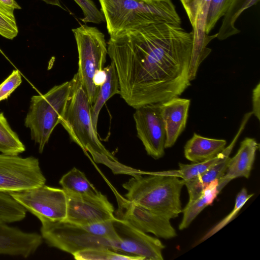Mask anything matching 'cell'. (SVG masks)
<instances>
[{
  "label": "cell",
  "instance_id": "obj_1",
  "mask_svg": "<svg viewBox=\"0 0 260 260\" xmlns=\"http://www.w3.org/2000/svg\"><path fill=\"white\" fill-rule=\"evenodd\" d=\"M192 31L180 25L151 24L110 36L107 54L115 68L119 94L136 109L179 97L191 85Z\"/></svg>",
  "mask_w": 260,
  "mask_h": 260
},
{
  "label": "cell",
  "instance_id": "obj_2",
  "mask_svg": "<svg viewBox=\"0 0 260 260\" xmlns=\"http://www.w3.org/2000/svg\"><path fill=\"white\" fill-rule=\"evenodd\" d=\"M122 184L124 197L133 204L169 219L182 212L180 200L184 180L154 172H138Z\"/></svg>",
  "mask_w": 260,
  "mask_h": 260
},
{
  "label": "cell",
  "instance_id": "obj_3",
  "mask_svg": "<svg viewBox=\"0 0 260 260\" xmlns=\"http://www.w3.org/2000/svg\"><path fill=\"white\" fill-rule=\"evenodd\" d=\"M110 36L151 24H181L171 0H99Z\"/></svg>",
  "mask_w": 260,
  "mask_h": 260
},
{
  "label": "cell",
  "instance_id": "obj_4",
  "mask_svg": "<svg viewBox=\"0 0 260 260\" xmlns=\"http://www.w3.org/2000/svg\"><path fill=\"white\" fill-rule=\"evenodd\" d=\"M70 81V95L59 123L72 140L84 151L89 152L94 160L105 156L117 162L116 158L105 148L98 137L97 131L92 122L91 106L77 72Z\"/></svg>",
  "mask_w": 260,
  "mask_h": 260
},
{
  "label": "cell",
  "instance_id": "obj_5",
  "mask_svg": "<svg viewBox=\"0 0 260 260\" xmlns=\"http://www.w3.org/2000/svg\"><path fill=\"white\" fill-rule=\"evenodd\" d=\"M71 81L52 87L45 94L31 98L24 125L30 131L31 139L42 153L56 126L59 123L70 95Z\"/></svg>",
  "mask_w": 260,
  "mask_h": 260
},
{
  "label": "cell",
  "instance_id": "obj_6",
  "mask_svg": "<svg viewBox=\"0 0 260 260\" xmlns=\"http://www.w3.org/2000/svg\"><path fill=\"white\" fill-rule=\"evenodd\" d=\"M78 52V74L92 106L99 87L94 83L103 71L108 53L105 35L96 27L82 25L72 29Z\"/></svg>",
  "mask_w": 260,
  "mask_h": 260
},
{
  "label": "cell",
  "instance_id": "obj_7",
  "mask_svg": "<svg viewBox=\"0 0 260 260\" xmlns=\"http://www.w3.org/2000/svg\"><path fill=\"white\" fill-rule=\"evenodd\" d=\"M41 222V236L50 247L72 255L93 248H109L118 251L119 242L93 235L80 225L65 221Z\"/></svg>",
  "mask_w": 260,
  "mask_h": 260
},
{
  "label": "cell",
  "instance_id": "obj_8",
  "mask_svg": "<svg viewBox=\"0 0 260 260\" xmlns=\"http://www.w3.org/2000/svg\"><path fill=\"white\" fill-rule=\"evenodd\" d=\"M9 193L41 222L64 221L67 217L68 196L62 188L44 184Z\"/></svg>",
  "mask_w": 260,
  "mask_h": 260
},
{
  "label": "cell",
  "instance_id": "obj_9",
  "mask_svg": "<svg viewBox=\"0 0 260 260\" xmlns=\"http://www.w3.org/2000/svg\"><path fill=\"white\" fill-rule=\"evenodd\" d=\"M39 159L0 154V191L9 193L45 184Z\"/></svg>",
  "mask_w": 260,
  "mask_h": 260
},
{
  "label": "cell",
  "instance_id": "obj_10",
  "mask_svg": "<svg viewBox=\"0 0 260 260\" xmlns=\"http://www.w3.org/2000/svg\"><path fill=\"white\" fill-rule=\"evenodd\" d=\"M137 136L147 153L155 159L165 155L166 132L161 114V103L144 105L134 114Z\"/></svg>",
  "mask_w": 260,
  "mask_h": 260
},
{
  "label": "cell",
  "instance_id": "obj_11",
  "mask_svg": "<svg viewBox=\"0 0 260 260\" xmlns=\"http://www.w3.org/2000/svg\"><path fill=\"white\" fill-rule=\"evenodd\" d=\"M67 194V213L64 221L82 226L116 219L113 205L100 191L86 195Z\"/></svg>",
  "mask_w": 260,
  "mask_h": 260
},
{
  "label": "cell",
  "instance_id": "obj_12",
  "mask_svg": "<svg viewBox=\"0 0 260 260\" xmlns=\"http://www.w3.org/2000/svg\"><path fill=\"white\" fill-rule=\"evenodd\" d=\"M118 209L115 215L117 218L128 221L139 230L150 233L164 239H170L177 236L170 219L154 212L137 206L116 194Z\"/></svg>",
  "mask_w": 260,
  "mask_h": 260
},
{
  "label": "cell",
  "instance_id": "obj_13",
  "mask_svg": "<svg viewBox=\"0 0 260 260\" xmlns=\"http://www.w3.org/2000/svg\"><path fill=\"white\" fill-rule=\"evenodd\" d=\"M113 224L120 238L118 251L140 256L144 260L164 259L162 251L165 246L158 239L147 235L123 219L116 217Z\"/></svg>",
  "mask_w": 260,
  "mask_h": 260
},
{
  "label": "cell",
  "instance_id": "obj_14",
  "mask_svg": "<svg viewBox=\"0 0 260 260\" xmlns=\"http://www.w3.org/2000/svg\"><path fill=\"white\" fill-rule=\"evenodd\" d=\"M192 27L194 45L192 57L197 61H203L211 52L207 47L216 35L209 36L205 31L207 16L212 0H180Z\"/></svg>",
  "mask_w": 260,
  "mask_h": 260
},
{
  "label": "cell",
  "instance_id": "obj_15",
  "mask_svg": "<svg viewBox=\"0 0 260 260\" xmlns=\"http://www.w3.org/2000/svg\"><path fill=\"white\" fill-rule=\"evenodd\" d=\"M42 242L40 234L24 232L0 220V254L27 258Z\"/></svg>",
  "mask_w": 260,
  "mask_h": 260
},
{
  "label": "cell",
  "instance_id": "obj_16",
  "mask_svg": "<svg viewBox=\"0 0 260 260\" xmlns=\"http://www.w3.org/2000/svg\"><path fill=\"white\" fill-rule=\"evenodd\" d=\"M259 146L256 140L252 138H245L241 142L236 155L229 157L225 172L218 181L219 192L232 180L249 177Z\"/></svg>",
  "mask_w": 260,
  "mask_h": 260
},
{
  "label": "cell",
  "instance_id": "obj_17",
  "mask_svg": "<svg viewBox=\"0 0 260 260\" xmlns=\"http://www.w3.org/2000/svg\"><path fill=\"white\" fill-rule=\"evenodd\" d=\"M190 100L175 97L161 103V114L165 132V148L172 147L184 130Z\"/></svg>",
  "mask_w": 260,
  "mask_h": 260
},
{
  "label": "cell",
  "instance_id": "obj_18",
  "mask_svg": "<svg viewBox=\"0 0 260 260\" xmlns=\"http://www.w3.org/2000/svg\"><path fill=\"white\" fill-rule=\"evenodd\" d=\"M226 144L225 140L208 138L194 133L184 146V156L194 163L205 161L221 153Z\"/></svg>",
  "mask_w": 260,
  "mask_h": 260
},
{
  "label": "cell",
  "instance_id": "obj_19",
  "mask_svg": "<svg viewBox=\"0 0 260 260\" xmlns=\"http://www.w3.org/2000/svg\"><path fill=\"white\" fill-rule=\"evenodd\" d=\"M105 79L100 86L93 105L91 107V116L94 128L97 131V124L100 112L106 102L116 94H119V83L115 66L111 62L104 67Z\"/></svg>",
  "mask_w": 260,
  "mask_h": 260
},
{
  "label": "cell",
  "instance_id": "obj_20",
  "mask_svg": "<svg viewBox=\"0 0 260 260\" xmlns=\"http://www.w3.org/2000/svg\"><path fill=\"white\" fill-rule=\"evenodd\" d=\"M230 154L211 166L205 172L187 180H184L189 194V200L198 197L203 190L212 182L218 180L224 175Z\"/></svg>",
  "mask_w": 260,
  "mask_h": 260
},
{
  "label": "cell",
  "instance_id": "obj_21",
  "mask_svg": "<svg viewBox=\"0 0 260 260\" xmlns=\"http://www.w3.org/2000/svg\"><path fill=\"white\" fill-rule=\"evenodd\" d=\"M218 180L210 183L196 199L189 200L186 206L182 209L183 217L179 225V229L187 228L196 217L207 206L213 202L219 192L217 190Z\"/></svg>",
  "mask_w": 260,
  "mask_h": 260
},
{
  "label": "cell",
  "instance_id": "obj_22",
  "mask_svg": "<svg viewBox=\"0 0 260 260\" xmlns=\"http://www.w3.org/2000/svg\"><path fill=\"white\" fill-rule=\"evenodd\" d=\"M259 0H230L216 38L221 41L240 32L236 26V22L246 10L256 4Z\"/></svg>",
  "mask_w": 260,
  "mask_h": 260
},
{
  "label": "cell",
  "instance_id": "obj_23",
  "mask_svg": "<svg viewBox=\"0 0 260 260\" xmlns=\"http://www.w3.org/2000/svg\"><path fill=\"white\" fill-rule=\"evenodd\" d=\"M59 183L68 194L86 195L98 191L85 174L75 167L63 175Z\"/></svg>",
  "mask_w": 260,
  "mask_h": 260
},
{
  "label": "cell",
  "instance_id": "obj_24",
  "mask_svg": "<svg viewBox=\"0 0 260 260\" xmlns=\"http://www.w3.org/2000/svg\"><path fill=\"white\" fill-rule=\"evenodd\" d=\"M25 150V145L11 127L4 113L0 112V152L17 155Z\"/></svg>",
  "mask_w": 260,
  "mask_h": 260
},
{
  "label": "cell",
  "instance_id": "obj_25",
  "mask_svg": "<svg viewBox=\"0 0 260 260\" xmlns=\"http://www.w3.org/2000/svg\"><path fill=\"white\" fill-rule=\"evenodd\" d=\"M73 256L77 260H144L141 257L109 248L85 249L74 253Z\"/></svg>",
  "mask_w": 260,
  "mask_h": 260
},
{
  "label": "cell",
  "instance_id": "obj_26",
  "mask_svg": "<svg viewBox=\"0 0 260 260\" xmlns=\"http://www.w3.org/2000/svg\"><path fill=\"white\" fill-rule=\"evenodd\" d=\"M253 193L248 194L246 188H242L236 196L235 205L233 210L223 219L209 230L201 238L198 243H200L209 238L233 220L245 203L253 196Z\"/></svg>",
  "mask_w": 260,
  "mask_h": 260
},
{
  "label": "cell",
  "instance_id": "obj_27",
  "mask_svg": "<svg viewBox=\"0 0 260 260\" xmlns=\"http://www.w3.org/2000/svg\"><path fill=\"white\" fill-rule=\"evenodd\" d=\"M14 10L0 2V35L10 40L16 37L18 32Z\"/></svg>",
  "mask_w": 260,
  "mask_h": 260
},
{
  "label": "cell",
  "instance_id": "obj_28",
  "mask_svg": "<svg viewBox=\"0 0 260 260\" xmlns=\"http://www.w3.org/2000/svg\"><path fill=\"white\" fill-rule=\"evenodd\" d=\"M115 220H105L81 226L86 231L93 235L119 242L120 238L115 230L113 224Z\"/></svg>",
  "mask_w": 260,
  "mask_h": 260
},
{
  "label": "cell",
  "instance_id": "obj_29",
  "mask_svg": "<svg viewBox=\"0 0 260 260\" xmlns=\"http://www.w3.org/2000/svg\"><path fill=\"white\" fill-rule=\"evenodd\" d=\"M230 0H212L207 16L205 31L208 35L224 14Z\"/></svg>",
  "mask_w": 260,
  "mask_h": 260
},
{
  "label": "cell",
  "instance_id": "obj_30",
  "mask_svg": "<svg viewBox=\"0 0 260 260\" xmlns=\"http://www.w3.org/2000/svg\"><path fill=\"white\" fill-rule=\"evenodd\" d=\"M80 7L83 14L84 18L81 20L84 23L92 22L101 23L105 21L104 16L96 7L91 0H74Z\"/></svg>",
  "mask_w": 260,
  "mask_h": 260
},
{
  "label": "cell",
  "instance_id": "obj_31",
  "mask_svg": "<svg viewBox=\"0 0 260 260\" xmlns=\"http://www.w3.org/2000/svg\"><path fill=\"white\" fill-rule=\"evenodd\" d=\"M21 82V75L19 71L18 70H13L0 84V102L7 100Z\"/></svg>",
  "mask_w": 260,
  "mask_h": 260
},
{
  "label": "cell",
  "instance_id": "obj_32",
  "mask_svg": "<svg viewBox=\"0 0 260 260\" xmlns=\"http://www.w3.org/2000/svg\"><path fill=\"white\" fill-rule=\"evenodd\" d=\"M252 114L260 119V83L259 82L252 91Z\"/></svg>",
  "mask_w": 260,
  "mask_h": 260
},
{
  "label": "cell",
  "instance_id": "obj_33",
  "mask_svg": "<svg viewBox=\"0 0 260 260\" xmlns=\"http://www.w3.org/2000/svg\"><path fill=\"white\" fill-rule=\"evenodd\" d=\"M0 2L6 7L13 10L21 9L15 0H0Z\"/></svg>",
  "mask_w": 260,
  "mask_h": 260
},
{
  "label": "cell",
  "instance_id": "obj_34",
  "mask_svg": "<svg viewBox=\"0 0 260 260\" xmlns=\"http://www.w3.org/2000/svg\"><path fill=\"white\" fill-rule=\"evenodd\" d=\"M42 1L45 2V3H46L48 4L57 6L61 8H62L60 4L59 0H42Z\"/></svg>",
  "mask_w": 260,
  "mask_h": 260
}]
</instances>
